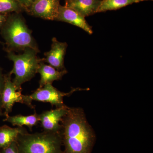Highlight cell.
<instances>
[{
    "mask_svg": "<svg viewBox=\"0 0 153 153\" xmlns=\"http://www.w3.org/2000/svg\"><path fill=\"white\" fill-rule=\"evenodd\" d=\"M60 124L64 153H92L96 135L84 110L68 107Z\"/></svg>",
    "mask_w": 153,
    "mask_h": 153,
    "instance_id": "cell-1",
    "label": "cell"
},
{
    "mask_svg": "<svg viewBox=\"0 0 153 153\" xmlns=\"http://www.w3.org/2000/svg\"><path fill=\"white\" fill-rule=\"evenodd\" d=\"M19 153H64L61 131L19 134L16 140Z\"/></svg>",
    "mask_w": 153,
    "mask_h": 153,
    "instance_id": "cell-2",
    "label": "cell"
},
{
    "mask_svg": "<svg viewBox=\"0 0 153 153\" xmlns=\"http://www.w3.org/2000/svg\"><path fill=\"white\" fill-rule=\"evenodd\" d=\"M1 30V35L10 50L9 51H24L27 48H31L38 52L32 32L19 13H15L8 16Z\"/></svg>",
    "mask_w": 153,
    "mask_h": 153,
    "instance_id": "cell-3",
    "label": "cell"
},
{
    "mask_svg": "<svg viewBox=\"0 0 153 153\" xmlns=\"http://www.w3.org/2000/svg\"><path fill=\"white\" fill-rule=\"evenodd\" d=\"M38 52L31 48L25 49L19 55L12 51L8 52V58L13 62V67L9 74L15 75L13 82L18 88L22 89V84L30 81L38 73L41 61L37 56Z\"/></svg>",
    "mask_w": 153,
    "mask_h": 153,
    "instance_id": "cell-4",
    "label": "cell"
},
{
    "mask_svg": "<svg viewBox=\"0 0 153 153\" xmlns=\"http://www.w3.org/2000/svg\"><path fill=\"white\" fill-rule=\"evenodd\" d=\"M86 88H73L69 92L65 93L58 90L54 87L52 83H47L41 87H39L30 95H27L28 98L31 102L34 101L48 102L52 107L56 108L61 107L65 105L63 102V98L69 96L74 92L79 91L88 90Z\"/></svg>",
    "mask_w": 153,
    "mask_h": 153,
    "instance_id": "cell-5",
    "label": "cell"
},
{
    "mask_svg": "<svg viewBox=\"0 0 153 153\" xmlns=\"http://www.w3.org/2000/svg\"><path fill=\"white\" fill-rule=\"evenodd\" d=\"M11 75H5L4 85L2 94L3 108L4 109V115L7 116L12 112L13 106L16 103H22L27 105L26 95L22 94V89L18 88L11 80Z\"/></svg>",
    "mask_w": 153,
    "mask_h": 153,
    "instance_id": "cell-6",
    "label": "cell"
},
{
    "mask_svg": "<svg viewBox=\"0 0 153 153\" xmlns=\"http://www.w3.org/2000/svg\"><path fill=\"white\" fill-rule=\"evenodd\" d=\"M66 105L55 109L46 111L38 114L39 123L44 131L59 132L61 131L60 122L68 111Z\"/></svg>",
    "mask_w": 153,
    "mask_h": 153,
    "instance_id": "cell-7",
    "label": "cell"
},
{
    "mask_svg": "<svg viewBox=\"0 0 153 153\" xmlns=\"http://www.w3.org/2000/svg\"><path fill=\"white\" fill-rule=\"evenodd\" d=\"M60 5V0H37L27 11L34 16L55 21Z\"/></svg>",
    "mask_w": 153,
    "mask_h": 153,
    "instance_id": "cell-8",
    "label": "cell"
},
{
    "mask_svg": "<svg viewBox=\"0 0 153 153\" xmlns=\"http://www.w3.org/2000/svg\"><path fill=\"white\" fill-rule=\"evenodd\" d=\"M67 43L60 42L57 38H52L51 49L44 54V61L58 71L66 69L64 66V57L67 49Z\"/></svg>",
    "mask_w": 153,
    "mask_h": 153,
    "instance_id": "cell-9",
    "label": "cell"
},
{
    "mask_svg": "<svg viewBox=\"0 0 153 153\" xmlns=\"http://www.w3.org/2000/svg\"><path fill=\"white\" fill-rule=\"evenodd\" d=\"M55 21L66 22L81 28L89 35L93 33L92 28L82 17L76 11L66 7L60 5Z\"/></svg>",
    "mask_w": 153,
    "mask_h": 153,
    "instance_id": "cell-10",
    "label": "cell"
},
{
    "mask_svg": "<svg viewBox=\"0 0 153 153\" xmlns=\"http://www.w3.org/2000/svg\"><path fill=\"white\" fill-rule=\"evenodd\" d=\"M101 0H66V7L73 9L82 17L97 13Z\"/></svg>",
    "mask_w": 153,
    "mask_h": 153,
    "instance_id": "cell-11",
    "label": "cell"
},
{
    "mask_svg": "<svg viewBox=\"0 0 153 153\" xmlns=\"http://www.w3.org/2000/svg\"><path fill=\"white\" fill-rule=\"evenodd\" d=\"M67 72L66 69L58 71L52 66L47 65L41 61L38 70V73L41 76L39 87H42L47 83H52L54 81L60 80Z\"/></svg>",
    "mask_w": 153,
    "mask_h": 153,
    "instance_id": "cell-12",
    "label": "cell"
},
{
    "mask_svg": "<svg viewBox=\"0 0 153 153\" xmlns=\"http://www.w3.org/2000/svg\"><path fill=\"white\" fill-rule=\"evenodd\" d=\"M26 131L23 127L13 128L6 125L0 127V150L16 141L19 134Z\"/></svg>",
    "mask_w": 153,
    "mask_h": 153,
    "instance_id": "cell-13",
    "label": "cell"
},
{
    "mask_svg": "<svg viewBox=\"0 0 153 153\" xmlns=\"http://www.w3.org/2000/svg\"><path fill=\"white\" fill-rule=\"evenodd\" d=\"M4 121L10 123L13 126H18L20 127L26 126L29 128L31 131H32L33 127L37 125L39 123L38 114L36 112L34 114L27 116L17 115L10 116L8 115L6 116Z\"/></svg>",
    "mask_w": 153,
    "mask_h": 153,
    "instance_id": "cell-14",
    "label": "cell"
},
{
    "mask_svg": "<svg viewBox=\"0 0 153 153\" xmlns=\"http://www.w3.org/2000/svg\"><path fill=\"white\" fill-rule=\"evenodd\" d=\"M153 0H101L97 13L118 10L134 3Z\"/></svg>",
    "mask_w": 153,
    "mask_h": 153,
    "instance_id": "cell-15",
    "label": "cell"
},
{
    "mask_svg": "<svg viewBox=\"0 0 153 153\" xmlns=\"http://www.w3.org/2000/svg\"><path fill=\"white\" fill-rule=\"evenodd\" d=\"M23 10L17 0H0V13L8 14L10 13H20Z\"/></svg>",
    "mask_w": 153,
    "mask_h": 153,
    "instance_id": "cell-16",
    "label": "cell"
},
{
    "mask_svg": "<svg viewBox=\"0 0 153 153\" xmlns=\"http://www.w3.org/2000/svg\"><path fill=\"white\" fill-rule=\"evenodd\" d=\"M5 75L3 73L2 70L0 68V113H2V94L4 85Z\"/></svg>",
    "mask_w": 153,
    "mask_h": 153,
    "instance_id": "cell-17",
    "label": "cell"
},
{
    "mask_svg": "<svg viewBox=\"0 0 153 153\" xmlns=\"http://www.w3.org/2000/svg\"><path fill=\"white\" fill-rule=\"evenodd\" d=\"M0 153H19V149L16 141L12 143L7 147L1 149Z\"/></svg>",
    "mask_w": 153,
    "mask_h": 153,
    "instance_id": "cell-18",
    "label": "cell"
},
{
    "mask_svg": "<svg viewBox=\"0 0 153 153\" xmlns=\"http://www.w3.org/2000/svg\"><path fill=\"white\" fill-rule=\"evenodd\" d=\"M24 10L27 11L37 0H17Z\"/></svg>",
    "mask_w": 153,
    "mask_h": 153,
    "instance_id": "cell-19",
    "label": "cell"
},
{
    "mask_svg": "<svg viewBox=\"0 0 153 153\" xmlns=\"http://www.w3.org/2000/svg\"><path fill=\"white\" fill-rule=\"evenodd\" d=\"M7 14L0 13V29L4 25L8 18Z\"/></svg>",
    "mask_w": 153,
    "mask_h": 153,
    "instance_id": "cell-20",
    "label": "cell"
},
{
    "mask_svg": "<svg viewBox=\"0 0 153 153\" xmlns=\"http://www.w3.org/2000/svg\"><path fill=\"white\" fill-rule=\"evenodd\" d=\"M4 115V114L0 113V116Z\"/></svg>",
    "mask_w": 153,
    "mask_h": 153,
    "instance_id": "cell-21",
    "label": "cell"
}]
</instances>
